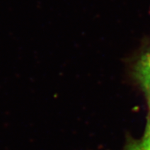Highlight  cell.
I'll use <instances>...</instances> for the list:
<instances>
[{
  "label": "cell",
  "instance_id": "1",
  "mask_svg": "<svg viewBox=\"0 0 150 150\" xmlns=\"http://www.w3.org/2000/svg\"><path fill=\"white\" fill-rule=\"evenodd\" d=\"M132 76L146 97L150 113V47L137 57L132 65Z\"/></svg>",
  "mask_w": 150,
  "mask_h": 150
},
{
  "label": "cell",
  "instance_id": "2",
  "mask_svg": "<svg viewBox=\"0 0 150 150\" xmlns=\"http://www.w3.org/2000/svg\"><path fill=\"white\" fill-rule=\"evenodd\" d=\"M122 150H150V113L146 117L144 132L140 138L128 137Z\"/></svg>",
  "mask_w": 150,
  "mask_h": 150
}]
</instances>
